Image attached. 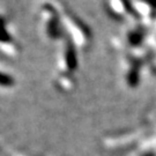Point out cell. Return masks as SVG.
I'll return each instance as SVG.
<instances>
[{
	"label": "cell",
	"mask_w": 156,
	"mask_h": 156,
	"mask_svg": "<svg viewBox=\"0 0 156 156\" xmlns=\"http://www.w3.org/2000/svg\"><path fill=\"white\" fill-rule=\"evenodd\" d=\"M66 64H67V67L71 71L76 69V67H78V58H76V53H75V50H74V46H73L72 43H68L67 44Z\"/></svg>",
	"instance_id": "6da1fadb"
},
{
	"label": "cell",
	"mask_w": 156,
	"mask_h": 156,
	"mask_svg": "<svg viewBox=\"0 0 156 156\" xmlns=\"http://www.w3.org/2000/svg\"><path fill=\"white\" fill-rule=\"evenodd\" d=\"M127 81L131 87H135L139 83V67L135 66L134 68L131 69V72L128 73Z\"/></svg>",
	"instance_id": "3957f363"
},
{
	"label": "cell",
	"mask_w": 156,
	"mask_h": 156,
	"mask_svg": "<svg viewBox=\"0 0 156 156\" xmlns=\"http://www.w3.org/2000/svg\"><path fill=\"white\" fill-rule=\"evenodd\" d=\"M147 2L153 6V7H156V0H147Z\"/></svg>",
	"instance_id": "52a82bcc"
},
{
	"label": "cell",
	"mask_w": 156,
	"mask_h": 156,
	"mask_svg": "<svg viewBox=\"0 0 156 156\" xmlns=\"http://www.w3.org/2000/svg\"><path fill=\"white\" fill-rule=\"evenodd\" d=\"M14 83H15V80L11 75L0 72V86L1 87H13Z\"/></svg>",
	"instance_id": "277c9868"
},
{
	"label": "cell",
	"mask_w": 156,
	"mask_h": 156,
	"mask_svg": "<svg viewBox=\"0 0 156 156\" xmlns=\"http://www.w3.org/2000/svg\"><path fill=\"white\" fill-rule=\"evenodd\" d=\"M142 34L140 33V31H133V33L129 34V36H128V41H129V43L132 45H138L139 43H141V41H142Z\"/></svg>",
	"instance_id": "5b68a950"
},
{
	"label": "cell",
	"mask_w": 156,
	"mask_h": 156,
	"mask_svg": "<svg viewBox=\"0 0 156 156\" xmlns=\"http://www.w3.org/2000/svg\"><path fill=\"white\" fill-rule=\"evenodd\" d=\"M49 34L51 36H58L59 34V22L57 19H52L49 23Z\"/></svg>",
	"instance_id": "8992f818"
},
{
	"label": "cell",
	"mask_w": 156,
	"mask_h": 156,
	"mask_svg": "<svg viewBox=\"0 0 156 156\" xmlns=\"http://www.w3.org/2000/svg\"><path fill=\"white\" fill-rule=\"evenodd\" d=\"M11 35L8 34L7 29H6V22L5 19L2 16H0V42L2 43H7V42H11Z\"/></svg>",
	"instance_id": "7a4b0ae2"
}]
</instances>
